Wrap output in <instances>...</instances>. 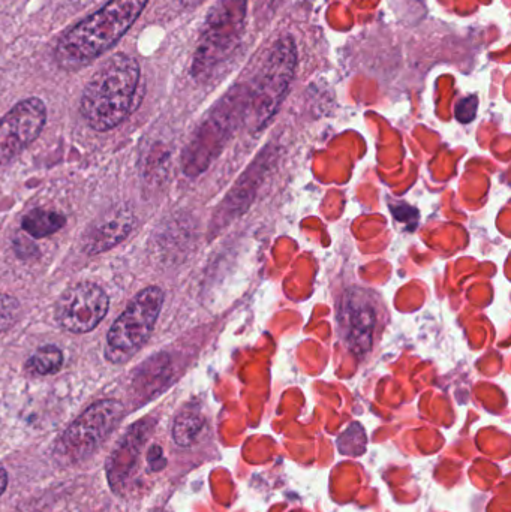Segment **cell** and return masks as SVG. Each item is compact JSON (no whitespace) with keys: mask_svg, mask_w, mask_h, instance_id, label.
<instances>
[{"mask_svg":"<svg viewBox=\"0 0 511 512\" xmlns=\"http://www.w3.org/2000/svg\"><path fill=\"white\" fill-rule=\"evenodd\" d=\"M149 0H110L98 11L63 33L54 57L65 71H78L95 62L134 26Z\"/></svg>","mask_w":511,"mask_h":512,"instance_id":"obj_1","label":"cell"},{"mask_svg":"<svg viewBox=\"0 0 511 512\" xmlns=\"http://www.w3.org/2000/svg\"><path fill=\"white\" fill-rule=\"evenodd\" d=\"M141 69L135 57L113 54L92 75L81 96L80 111L93 131L107 132L134 110Z\"/></svg>","mask_w":511,"mask_h":512,"instance_id":"obj_2","label":"cell"},{"mask_svg":"<svg viewBox=\"0 0 511 512\" xmlns=\"http://www.w3.org/2000/svg\"><path fill=\"white\" fill-rule=\"evenodd\" d=\"M297 51L293 38L285 36L273 45L254 86L248 89L246 126L252 132L266 128L281 107L296 74Z\"/></svg>","mask_w":511,"mask_h":512,"instance_id":"obj_3","label":"cell"},{"mask_svg":"<svg viewBox=\"0 0 511 512\" xmlns=\"http://www.w3.org/2000/svg\"><path fill=\"white\" fill-rule=\"evenodd\" d=\"M248 0H216L204 20L192 60V75L210 77L239 45L245 29Z\"/></svg>","mask_w":511,"mask_h":512,"instance_id":"obj_4","label":"cell"},{"mask_svg":"<svg viewBox=\"0 0 511 512\" xmlns=\"http://www.w3.org/2000/svg\"><path fill=\"white\" fill-rule=\"evenodd\" d=\"M248 89L236 87L210 111L183 156L188 176H198L221 155L237 126L245 122Z\"/></svg>","mask_w":511,"mask_h":512,"instance_id":"obj_5","label":"cell"},{"mask_svg":"<svg viewBox=\"0 0 511 512\" xmlns=\"http://www.w3.org/2000/svg\"><path fill=\"white\" fill-rule=\"evenodd\" d=\"M164 304V291L149 286L123 310L107 334L105 357L113 364L128 361L149 339Z\"/></svg>","mask_w":511,"mask_h":512,"instance_id":"obj_6","label":"cell"},{"mask_svg":"<svg viewBox=\"0 0 511 512\" xmlns=\"http://www.w3.org/2000/svg\"><path fill=\"white\" fill-rule=\"evenodd\" d=\"M123 405L117 400H101L90 406L69 426L60 441L63 459L80 462L92 454L122 420Z\"/></svg>","mask_w":511,"mask_h":512,"instance_id":"obj_7","label":"cell"},{"mask_svg":"<svg viewBox=\"0 0 511 512\" xmlns=\"http://www.w3.org/2000/svg\"><path fill=\"white\" fill-rule=\"evenodd\" d=\"M110 300L96 283L83 282L66 289L57 300L56 322L69 333L84 334L98 327L107 315Z\"/></svg>","mask_w":511,"mask_h":512,"instance_id":"obj_8","label":"cell"},{"mask_svg":"<svg viewBox=\"0 0 511 512\" xmlns=\"http://www.w3.org/2000/svg\"><path fill=\"white\" fill-rule=\"evenodd\" d=\"M47 107L39 98L18 102L0 119V167L23 152L41 135Z\"/></svg>","mask_w":511,"mask_h":512,"instance_id":"obj_9","label":"cell"},{"mask_svg":"<svg viewBox=\"0 0 511 512\" xmlns=\"http://www.w3.org/2000/svg\"><path fill=\"white\" fill-rule=\"evenodd\" d=\"M276 153H278L276 147H264L263 152L243 171L242 176L236 180L213 216V233H219L222 228L233 224L248 212L257 198L258 189L261 188L270 168L276 162Z\"/></svg>","mask_w":511,"mask_h":512,"instance_id":"obj_10","label":"cell"},{"mask_svg":"<svg viewBox=\"0 0 511 512\" xmlns=\"http://www.w3.org/2000/svg\"><path fill=\"white\" fill-rule=\"evenodd\" d=\"M339 327L347 348L357 357H365L374 343L377 327V310L362 291H350L345 294L339 307Z\"/></svg>","mask_w":511,"mask_h":512,"instance_id":"obj_11","label":"cell"},{"mask_svg":"<svg viewBox=\"0 0 511 512\" xmlns=\"http://www.w3.org/2000/svg\"><path fill=\"white\" fill-rule=\"evenodd\" d=\"M134 228V216L128 210L111 213L110 218L96 225L87 236L86 252L89 255L101 254L122 242Z\"/></svg>","mask_w":511,"mask_h":512,"instance_id":"obj_12","label":"cell"},{"mask_svg":"<svg viewBox=\"0 0 511 512\" xmlns=\"http://www.w3.org/2000/svg\"><path fill=\"white\" fill-rule=\"evenodd\" d=\"M147 423L141 421L137 426L129 430L128 435L120 442L119 448L114 451L113 457L108 462V480L111 481L113 487L122 484L128 477L129 471L135 465L138 457V447H140L141 439L146 435Z\"/></svg>","mask_w":511,"mask_h":512,"instance_id":"obj_13","label":"cell"},{"mask_svg":"<svg viewBox=\"0 0 511 512\" xmlns=\"http://www.w3.org/2000/svg\"><path fill=\"white\" fill-rule=\"evenodd\" d=\"M65 221V216L60 213L35 209L29 215L24 216L21 227L29 236L35 237V239H44V237L57 233L65 225Z\"/></svg>","mask_w":511,"mask_h":512,"instance_id":"obj_14","label":"cell"},{"mask_svg":"<svg viewBox=\"0 0 511 512\" xmlns=\"http://www.w3.org/2000/svg\"><path fill=\"white\" fill-rule=\"evenodd\" d=\"M204 418L200 409L186 408L174 421L173 438L180 447H189L203 429Z\"/></svg>","mask_w":511,"mask_h":512,"instance_id":"obj_15","label":"cell"},{"mask_svg":"<svg viewBox=\"0 0 511 512\" xmlns=\"http://www.w3.org/2000/svg\"><path fill=\"white\" fill-rule=\"evenodd\" d=\"M63 354L57 346L45 345L39 348L27 361V367L36 375H54L62 369Z\"/></svg>","mask_w":511,"mask_h":512,"instance_id":"obj_16","label":"cell"},{"mask_svg":"<svg viewBox=\"0 0 511 512\" xmlns=\"http://www.w3.org/2000/svg\"><path fill=\"white\" fill-rule=\"evenodd\" d=\"M20 313L21 306L17 298L0 294V334L8 331L17 322Z\"/></svg>","mask_w":511,"mask_h":512,"instance_id":"obj_17","label":"cell"},{"mask_svg":"<svg viewBox=\"0 0 511 512\" xmlns=\"http://www.w3.org/2000/svg\"><path fill=\"white\" fill-rule=\"evenodd\" d=\"M477 104H479V101H477L476 96L465 98L464 101L459 104V107L456 108V117H458L461 122L470 123L471 120L476 117Z\"/></svg>","mask_w":511,"mask_h":512,"instance_id":"obj_18","label":"cell"},{"mask_svg":"<svg viewBox=\"0 0 511 512\" xmlns=\"http://www.w3.org/2000/svg\"><path fill=\"white\" fill-rule=\"evenodd\" d=\"M6 486H8V474L5 469L0 468V495L5 492Z\"/></svg>","mask_w":511,"mask_h":512,"instance_id":"obj_19","label":"cell"},{"mask_svg":"<svg viewBox=\"0 0 511 512\" xmlns=\"http://www.w3.org/2000/svg\"><path fill=\"white\" fill-rule=\"evenodd\" d=\"M204 0H180V3H182L183 8H197L198 5H201Z\"/></svg>","mask_w":511,"mask_h":512,"instance_id":"obj_20","label":"cell"},{"mask_svg":"<svg viewBox=\"0 0 511 512\" xmlns=\"http://www.w3.org/2000/svg\"><path fill=\"white\" fill-rule=\"evenodd\" d=\"M159 512H165V511H159Z\"/></svg>","mask_w":511,"mask_h":512,"instance_id":"obj_21","label":"cell"}]
</instances>
